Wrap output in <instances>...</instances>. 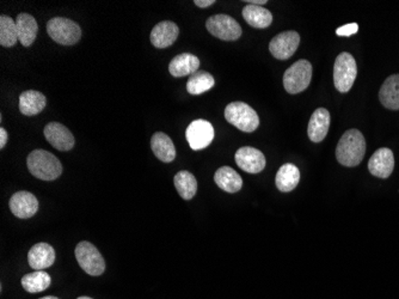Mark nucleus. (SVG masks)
I'll return each mask as SVG.
<instances>
[{"instance_id": "nucleus-1", "label": "nucleus", "mask_w": 399, "mask_h": 299, "mask_svg": "<svg viewBox=\"0 0 399 299\" xmlns=\"http://www.w3.org/2000/svg\"><path fill=\"white\" fill-rule=\"evenodd\" d=\"M366 140L361 132L349 130L346 132L336 147V158L340 164L348 168L358 167L365 157Z\"/></svg>"}, {"instance_id": "nucleus-2", "label": "nucleus", "mask_w": 399, "mask_h": 299, "mask_svg": "<svg viewBox=\"0 0 399 299\" xmlns=\"http://www.w3.org/2000/svg\"><path fill=\"white\" fill-rule=\"evenodd\" d=\"M26 164L30 174L43 181H54L63 174L59 159L46 150H35L28 156Z\"/></svg>"}, {"instance_id": "nucleus-3", "label": "nucleus", "mask_w": 399, "mask_h": 299, "mask_svg": "<svg viewBox=\"0 0 399 299\" xmlns=\"http://www.w3.org/2000/svg\"><path fill=\"white\" fill-rule=\"evenodd\" d=\"M225 119L240 131L251 133L260 126V117L255 109L244 102H232L225 108Z\"/></svg>"}, {"instance_id": "nucleus-4", "label": "nucleus", "mask_w": 399, "mask_h": 299, "mask_svg": "<svg viewBox=\"0 0 399 299\" xmlns=\"http://www.w3.org/2000/svg\"><path fill=\"white\" fill-rule=\"evenodd\" d=\"M312 65L310 61L302 59L295 61L291 68L284 71V86L288 94L295 95L302 93L310 85L312 79Z\"/></svg>"}, {"instance_id": "nucleus-5", "label": "nucleus", "mask_w": 399, "mask_h": 299, "mask_svg": "<svg viewBox=\"0 0 399 299\" xmlns=\"http://www.w3.org/2000/svg\"><path fill=\"white\" fill-rule=\"evenodd\" d=\"M358 75V65L351 53L342 52L336 58L334 66V84L336 89L344 94L354 85Z\"/></svg>"}, {"instance_id": "nucleus-6", "label": "nucleus", "mask_w": 399, "mask_h": 299, "mask_svg": "<svg viewBox=\"0 0 399 299\" xmlns=\"http://www.w3.org/2000/svg\"><path fill=\"white\" fill-rule=\"evenodd\" d=\"M47 33L59 45L73 46L82 38L78 23L64 17H55L47 23Z\"/></svg>"}, {"instance_id": "nucleus-7", "label": "nucleus", "mask_w": 399, "mask_h": 299, "mask_svg": "<svg viewBox=\"0 0 399 299\" xmlns=\"http://www.w3.org/2000/svg\"><path fill=\"white\" fill-rule=\"evenodd\" d=\"M75 254L80 268L89 276L98 277L105 272V258L94 244L83 241L75 248Z\"/></svg>"}, {"instance_id": "nucleus-8", "label": "nucleus", "mask_w": 399, "mask_h": 299, "mask_svg": "<svg viewBox=\"0 0 399 299\" xmlns=\"http://www.w3.org/2000/svg\"><path fill=\"white\" fill-rule=\"evenodd\" d=\"M208 33L223 40V41H235L242 36V26L235 19L228 15H214L209 17L206 22Z\"/></svg>"}, {"instance_id": "nucleus-9", "label": "nucleus", "mask_w": 399, "mask_h": 299, "mask_svg": "<svg viewBox=\"0 0 399 299\" xmlns=\"http://www.w3.org/2000/svg\"><path fill=\"white\" fill-rule=\"evenodd\" d=\"M188 142L194 151L203 150L211 145L214 139V128L212 124L206 120H195L186 131Z\"/></svg>"}, {"instance_id": "nucleus-10", "label": "nucleus", "mask_w": 399, "mask_h": 299, "mask_svg": "<svg viewBox=\"0 0 399 299\" xmlns=\"http://www.w3.org/2000/svg\"><path fill=\"white\" fill-rule=\"evenodd\" d=\"M300 43V35L289 30L276 35L269 43V51L277 60H287L294 54Z\"/></svg>"}, {"instance_id": "nucleus-11", "label": "nucleus", "mask_w": 399, "mask_h": 299, "mask_svg": "<svg viewBox=\"0 0 399 299\" xmlns=\"http://www.w3.org/2000/svg\"><path fill=\"white\" fill-rule=\"evenodd\" d=\"M235 163L239 168L249 174H258L265 168L267 161L261 151L250 146H244L235 152Z\"/></svg>"}, {"instance_id": "nucleus-12", "label": "nucleus", "mask_w": 399, "mask_h": 299, "mask_svg": "<svg viewBox=\"0 0 399 299\" xmlns=\"http://www.w3.org/2000/svg\"><path fill=\"white\" fill-rule=\"evenodd\" d=\"M10 209L15 217L28 219L34 217L38 211V200L29 192H17L10 199Z\"/></svg>"}, {"instance_id": "nucleus-13", "label": "nucleus", "mask_w": 399, "mask_h": 299, "mask_svg": "<svg viewBox=\"0 0 399 299\" xmlns=\"http://www.w3.org/2000/svg\"><path fill=\"white\" fill-rule=\"evenodd\" d=\"M49 144L59 151H70L75 147V137L71 131L59 122H50L43 130Z\"/></svg>"}, {"instance_id": "nucleus-14", "label": "nucleus", "mask_w": 399, "mask_h": 299, "mask_svg": "<svg viewBox=\"0 0 399 299\" xmlns=\"http://www.w3.org/2000/svg\"><path fill=\"white\" fill-rule=\"evenodd\" d=\"M395 169L393 152L388 147H381L374 152L368 162V170L379 179H388Z\"/></svg>"}, {"instance_id": "nucleus-15", "label": "nucleus", "mask_w": 399, "mask_h": 299, "mask_svg": "<svg viewBox=\"0 0 399 299\" xmlns=\"http://www.w3.org/2000/svg\"><path fill=\"white\" fill-rule=\"evenodd\" d=\"M179 35V26L171 21H163L153 28L149 40L156 48H168L174 45Z\"/></svg>"}, {"instance_id": "nucleus-16", "label": "nucleus", "mask_w": 399, "mask_h": 299, "mask_svg": "<svg viewBox=\"0 0 399 299\" xmlns=\"http://www.w3.org/2000/svg\"><path fill=\"white\" fill-rule=\"evenodd\" d=\"M28 262L35 271H45L55 262V251L48 243L35 244L28 253Z\"/></svg>"}, {"instance_id": "nucleus-17", "label": "nucleus", "mask_w": 399, "mask_h": 299, "mask_svg": "<svg viewBox=\"0 0 399 299\" xmlns=\"http://www.w3.org/2000/svg\"><path fill=\"white\" fill-rule=\"evenodd\" d=\"M330 128V112L328 109L318 108L311 116L307 135L314 142H321L324 140Z\"/></svg>"}, {"instance_id": "nucleus-18", "label": "nucleus", "mask_w": 399, "mask_h": 299, "mask_svg": "<svg viewBox=\"0 0 399 299\" xmlns=\"http://www.w3.org/2000/svg\"><path fill=\"white\" fill-rule=\"evenodd\" d=\"M198 68H200V60L198 56L191 53H183L175 56L169 64L170 75L176 78L191 75L198 71Z\"/></svg>"}, {"instance_id": "nucleus-19", "label": "nucleus", "mask_w": 399, "mask_h": 299, "mask_svg": "<svg viewBox=\"0 0 399 299\" xmlns=\"http://www.w3.org/2000/svg\"><path fill=\"white\" fill-rule=\"evenodd\" d=\"M47 98L36 90H26L19 96V110L23 115H38L46 108Z\"/></svg>"}, {"instance_id": "nucleus-20", "label": "nucleus", "mask_w": 399, "mask_h": 299, "mask_svg": "<svg viewBox=\"0 0 399 299\" xmlns=\"http://www.w3.org/2000/svg\"><path fill=\"white\" fill-rule=\"evenodd\" d=\"M151 149L159 161L171 163L176 158V147L171 138L163 132H157L151 138Z\"/></svg>"}, {"instance_id": "nucleus-21", "label": "nucleus", "mask_w": 399, "mask_h": 299, "mask_svg": "<svg viewBox=\"0 0 399 299\" xmlns=\"http://www.w3.org/2000/svg\"><path fill=\"white\" fill-rule=\"evenodd\" d=\"M17 24V33H18V40L24 47L34 43L38 36V26L36 19L29 14H19L16 19Z\"/></svg>"}, {"instance_id": "nucleus-22", "label": "nucleus", "mask_w": 399, "mask_h": 299, "mask_svg": "<svg viewBox=\"0 0 399 299\" xmlns=\"http://www.w3.org/2000/svg\"><path fill=\"white\" fill-rule=\"evenodd\" d=\"M214 181L217 184L218 187L228 193H237L240 191L243 187V179L235 169L230 167H221L218 169L216 175H214Z\"/></svg>"}, {"instance_id": "nucleus-23", "label": "nucleus", "mask_w": 399, "mask_h": 299, "mask_svg": "<svg viewBox=\"0 0 399 299\" xmlns=\"http://www.w3.org/2000/svg\"><path fill=\"white\" fill-rule=\"evenodd\" d=\"M379 100L385 108L399 110V75H392L385 80L379 91Z\"/></svg>"}, {"instance_id": "nucleus-24", "label": "nucleus", "mask_w": 399, "mask_h": 299, "mask_svg": "<svg viewBox=\"0 0 399 299\" xmlns=\"http://www.w3.org/2000/svg\"><path fill=\"white\" fill-rule=\"evenodd\" d=\"M243 19L256 29H265L272 23V12L257 5H247L243 9Z\"/></svg>"}, {"instance_id": "nucleus-25", "label": "nucleus", "mask_w": 399, "mask_h": 299, "mask_svg": "<svg viewBox=\"0 0 399 299\" xmlns=\"http://www.w3.org/2000/svg\"><path fill=\"white\" fill-rule=\"evenodd\" d=\"M299 181H300V172L294 164H291V163L282 165L276 174V187L284 193H288V192L295 189Z\"/></svg>"}, {"instance_id": "nucleus-26", "label": "nucleus", "mask_w": 399, "mask_h": 299, "mask_svg": "<svg viewBox=\"0 0 399 299\" xmlns=\"http://www.w3.org/2000/svg\"><path fill=\"white\" fill-rule=\"evenodd\" d=\"M176 189L184 200H191L198 192V181L195 176L187 170L177 172L174 179Z\"/></svg>"}, {"instance_id": "nucleus-27", "label": "nucleus", "mask_w": 399, "mask_h": 299, "mask_svg": "<svg viewBox=\"0 0 399 299\" xmlns=\"http://www.w3.org/2000/svg\"><path fill=\"white\" fill-rule=\"evenodd\" d=\"M52 279L45 271H36L33 273L26 274L22 278V286L29 293H38L45 291L50 286Z\"/></svg>"}, {"instance_id": "nucleus-28", "label": "nucleus", "mask_w": 399, "mask_h": 299, "mask_svg": "<svg viewBox=\"0 0 399 299\" xmlns=\"http://www.w3.org/2000/svg\"><path fill=\"white\" fill-rule=\"evenodd\" d=\"M216 80L207 71H196L189 77L187 82L188 93L191 95H201L212 89Z\"/></svg>"}, {"instance_id": "nucleus-29", "label": "nucleus", "mask_w": 399, "mask_h": 299, "mask_svg": "<svg viewBox=\"0 0 399 299\" xmlns=\"http://www.w3.org/2000/svg\"><path fill=\"white\" fill-rule=\"evenodd\" d=\"M19 41L16 21L6 15L0 16V45L3 47H12Z\"/></svg>"}, {"instance_id": "nucleus-30", "label": "nucleus", "mask_w": 399, "mask_h": 299, "mask_svg": "<svg viewBox=\"0 0 399 299\" xmlns=\"http://www.w3.org/2000/svg\"><path fill=\"white\" fill-rule=\"evenodd\" d=\"M358 30V23H349V24H346V26H341V28L336 30V34L339 35V36H346V38H348V36L356 34Z\"/></svg>"}, {"instance_id": "nucleus-31", "label": "nucleus", "mask_w": 399, "mask_h": 299, "mask_svg": "<svg viewBox=\"0 0 399 299\" xmlns=\"http://www.w3.org/2000/svg\"><path fill=\"white\" fill-rule=\"evenodd\" d=\"M8 132L5 131V128H0V149H4L6 142H8Z\"/></svg>"}, {"instance_id": "nucleus-32", "label": "nucleus", "mask_w": 399, "mask_h": 299, "mask_svg": "<svg viewBox=\"0 0 399 299\" xmlns=\"http://www.w3.org/2000/svg\"><path fill=\"white\" fill-rule=\"evenodd\" d=\"M194 4L198 8H208L211 5L216 4V0H195Z\"/></svg>"}, {"instance_id": "nucleus-33", "label": "nucleus", "mask_w": 399, "mask_h": 299, "mask_svg": "<svg viewBox=\"0 0 399 299\" xmlns=\"http://www.w3.org/2000/svg\"><path fill=\"white\" fill-rule=\"evenodd\" d=\"M245 3L251 5H257V6H261V5L267 4V0H247Z\"/></svg>"}, {"instance_id": "nucleus-34", "label": "nucleus", "mask_w": 399, "mask_h": 299, "mask_svg": "<svg viewBox=\"0 0 399 299\" xmlns=\"http://www.w3.org/2000/svg\"><path fill=\"white\" fill-rule=\"evenodd\" d=\"M40 299H59L58 297H54V295H47V297H43V298Z\"/></svg>"}, {"instance_id": "nucleus-35", "label": "nucleus", "mask_w": 399, "mask_h": 299, "mask_svg": "<svg viewBox=\"0 0 399 299\" xmlns=\"http://www.w3.org/2000/svg\"><path fill=\"white\" fill-rule=\"evenodd\" d=\"M77 299H92V298H90V297H85V295H83V297H79V298Z\"/></svg>"}]
</instances>
